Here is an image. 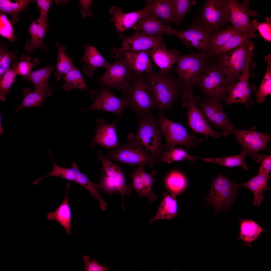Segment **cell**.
<instances>
[{"label":"cell","instance_id":"6da1fadb","mask_svg":"<svg viewBox=\"0 0 271 271\" xmlns=\"http://www.w3.org/2000/svg\"><path fill=\"white\" fill-rule=\"evenodd\" d=\"M254 43L251 40L226 53L214 57L215 63L230 84L236 82L254 53Z\"/></svg>","mask_w":271,"mask_h":271},{"label":"cell","instance_id":"60d3db41","mask_svg":"<svg viewBox=\"0 0 271 271\" xmlns=\"http://www.w3.org/2000/svg\"><path fill=\"white\" fill-rule=\"evenodd\" d=\"M63 78L64 83L62 88L70 91L74 88L87 90V86L79 70L75 67L65 75Z\"/></svg>","mask_w":271,"mask_h":271},{"label":"cell","instance_id":"f35d334b","mask_svg":"<svg viewBox=\"0 0 271 271\" xmlns=\"http://www.w3.org/2000/svg\"><path fill=\"white\" fill-rule=\"evenodd\" d=\"M247 156L246 152L243 150L240 154L236 155L201 159L204 162L213 163L226 167L241 166L244 170L247 171L248 168L244 162V160Z\"/></svg>","mask_w":271,"mask_h":271},{"label":"cell","instance_id":"6f0895ef","mask_svg":"<svg viewBox=\"0 0 271 271\" xmlns=\"http://www.w3.org/2000/svg\"><path fill=\"white\" fill-rule=\"evenodd\" d=\"M92 2L91 0H80V4L82 6L80 11L83 14V16L91 17L92 14L90 10V6Z\"/></svg>","mask_w":271,"mask_h":271},{"label":"cell","instance_id":"11a10c76","mask_svg":"<svg viewBox=\"0 0 271 271\" xmlns=\"http://www.w3.org/2000/svg\"><path fill=\"white\" fill-rule=\"evenodd\" d=\"M258 159L261 164L258 173L269 175L271 170V156L259 154Z\"/></svg>","mask_w":271,"mask_h":271},{"label":"cell","instance_id":"9c48e42d","mask_svg":"<svg viewBox=\"0 0 271 271\" xmlns=\"http://www.w3.org/2000/svg\"><path fill=\"white\" fill-rule=\"evenodd\" d=\"M139 126L135 134L138 142L158 159L163 152L161 131L155 118L150 114L139 117Z\"/></svg>","mask_w":271,"mask_h":271},{"label":"cell","instance_id":"680465c9","mask_svg":"<svg viewBox=\"0 0 271 271\" xmlns=\"http://www.w3.org/2000/svg\"><path fill=\"white\" fill-rule=\"evenodd\" d=\"M1 116L0 115V136H2L3 135L4 133V130L3 128L1 125Z\"/></svg>","mask_w":271,"mask_h":271},{"label":"cell","instance_id":"9a60e30c","mask_svg":"<svg viewBox=\"0 0 271 271\" xmlns=\"http://www.w3.org/2000/svg\"><path fill=\"white\" fill-rule=\"evenodd\" d=\"M150 85L156 101L157 108L160 111L169 109L179 95L181 88L179 83L173 79H167L157 76L149 79Z\"/></svg>","mask_w":271,"mask_h":271},{"label":"cell","instance_id":"74e56055","mask_svg":"<svg viewBox=\"0 0 271 271\" xmlns=\"http://www.w3.org/2000/svg\"><path fill=\"white\" fill-rule=\"evenodd\" d=\"M264 59L267 64L265 74L258 91L255 94L257 102L259 103L264 102L265 98L271 94V55L266 56Z\"/></svg>","mask_w":271,"mask_h":271},{"label":"cell","instance_id":"c3c4849f","mask_svg":"<svg viewBox=\"0 0 271 271\" xmlns=\"http://www.w3.org/2000/svg\"><path fill=\"white\" fill-rule=\"evenodd\" d=\"M17 75L13 68L10 69L0 79V100L4 101L6 96L9 95L10 88L15 81Z\"/></svg>","mask_w":271,"mask_h":271},{"label":"cell","instance_id":"b9f144b4","mask_svg":"<svg viewBox=\"0 0 271 271\" xmlns=\"http://www.w3.org/2000/svg\"><path fill=\"white\" fill-rule=\"evenodd\" d=\"M242 33L233 27L219 31L212 36L209 43L208 52L226 44L234 36Z\"/></svg>","mask_w":271,"mask_h":271},{"label":"cell","instance_id":"7a4b0ae2","mask_svg":"<svg viewBox=\"0 0 271 271\" xmlns=\"http://www.w3.org/2000/svg\"><path fill=\"white\" fill-rule=\"evenodd\" d=\"M127 139L125 144L108 149L106 157L110 160L132 166L148 165L153 167L158 159L148 154L147 151L138 142L133 132L128 133Z\"/></svg>","mask_w":271,"mask_h":271},{"label":"cell","instance_id":"681fc988","mask_svg":"<svg viewBox=\"0 0 271 271\" xmlns=\"http://www.w3.org/2000/svg\"><path fill=\"white\" fill-rule=\"evenodd\" d=\"M144 166H140L135 169L132 175V182L131 186L132 189L135 190L138 193L139 198L146 197L148 198V195L145 190L141 176L142 170Z\"/></svg>","mask_w":271,"mask_h":271},{"label":"cell","instance_id":"db71d44e","mask_svg":"<svg viewBox=\"0 0 271 271\" xmlns=\"http://www.w3.org/2000/svg\"><path fill=\"white\" fill-rule=\"evenodd\" d=\"M83 256L85 263L84 271H106L110 269L109 267L99 263L94 257L92 260H90L89 256L83 255Z\"/></svg>","mask_w":271,"mask_h":271},{"label":"cell","instance_id":"52a82bcc","mask_svg":"<svg viewBox=\"0 0 271 271\" xmlns=\"http://www.w3.org/2000/svg\"><path fill=\"white\" fill-rule=\"evenodd\" d=\"M157 123L166 140V151L178 145H185L189 150L196 147L203 140L194 134H189L182 124L167 119L163 112L158 114Z\"/></svg>","mask_w":271,"mask_h":271},{"label":"cell","instance_id":"44dd1931","mask_svg":"<svg viewBox=\"0 0 271 271\" xmlns=\"http://www.w3.org/2000/svg\"><path fill=\"white\" fill-rule=\"evenodd\" d=\"M97 160L101 162L103 171L112 185L119 192L122 198V210L125 207L124 203L125 195L129 196L132 190L130 185L127 184L124 174L120 167L112 162L101 152L98 150Z\"/></svg>","mask_w":271,"mask_h":271},{"label":"cell","instance_id":"3957f363","mask_svg":"<svg viewBox=\"0 0 271 271\" xmlns=\"http://www.w3.org/2000/svg\"><path fill=\"white\" fill-rule=\"evenodd\" d=\"M135 82L132 84L129 82L121 90V98L126 102L128 108L139 117L150 114L157 105L150 85L140 80Z\"/></svg>","mask_w":271,"mask_h":271},{"label":"cell","instance_id":"bcb514c9","mask_svg":"<svg viewBox=\"0 0 271 271\" xmlns=\"http://www.w3.org/2000/svg\"><path fill=\"white\" fill-rule=\"evenodd\" d=\"M173 22L179 26L191 7L196 4L194 0H172Z\"/></svg>","mask_w":271,"mask_h":271},{"label":"cell","instance_id":"8d00e7d4","mask_svg":"<svg viewBox=\"0 0 271 271\" xmlns=\"http://www.w3.org/2000/svg\"><path fill=\"white\" fill-rule=\"evenodd\" d=\"M56 45L58 54L56 70L54 75L56 80L59 81L61 79L63 75H65L75 66L73 64L72 58L69 57L64 51L65 47L60 46L58 41L57 42Z\"/></svg>","mask_w":271,"mask_h":271},{"label":"cell","instance_id":"d590c367","mask_svg":"<svg viewBox=\"0 0 271 271\" xmlns=\"http://www.w3.org/2000/svg\"><path fill=\"white\" fill-rule=\"evenodd\" d=\"M257 34L243 33L233 37L224 45L210 51L209 53L213 58L221 54L229 52L237 47L246 43L253 38L258 37Z\"/></svg>","mask_w":271,"mask_h":271},{"label":"cell","instance_id":"836d02e7","mask_svg":"<svg viewBox=\"0 0 271 271\" xmlns=\"http://www.w3.org/2000/svg\"><path fill=\"white\" fill-rule=\"evenodd\" d=\"M36 1L33 0H17L12 2L9 0H0V13L10 15L12 17V23L15 24L19 20V13L26 10L29 4Z\"/></svg>","mask_w":271,"mask_h":271},{"label":"cell","instance_id":"9f6ffc18","mask_svg":"<svg viewBox=\"0 0 271 271\" xmlns=\"http://www.w3.org/2000/svg\"><path fill=\"white\" fill-rule=\"evenodd\" d=\"M53 1L50 0H36L37 6L40 12L39 18L42 20H47L48 12Z\"/></svg>","mask_w":271,"mask_h":271},{"label":"cell","instance_id":"f6af8a7d","mask_svg":"<svg viewBox=\"0 0 271 271\" xmlns=\"http://www.w3.org/2000/svg\"><path fill=\"white\" fill-rule=\"evenodd\" d=\"M200 159L191 156L182 148L174 147L168 151L163 152L160 158V161L161 162H166L170 164L174 161L186 160L193 162L195 160Z\"/></svg>","mask_w":271,"mask_h":271},{"label":"cell","instance_id":"f1b7e54d","mask_svg":"<svg viewBox=\"0 0 271 271\" xmlns=\"http://www.w3.org/2000/svg\"><path fill=\"white\" fill-rule=\"evenodd\" d=\"M271 178L270 175L258 173L255 177L243 183H234V187L236 189L241 186L248 188L252 192L254 196L253 205L259 207L262 202L264 196L263 193L266 190L270 189L267 185V182Z\"/></svg>","mask_w":271,"mask_h":271},{"label":"cell","instance_id":"ab89813d","mask_svg":"<svg viewBox=\"0 0 271 271\" xmlns=\"http://www.w3.org/2000/svg\"><path fill=\"white\" fill-rule=\"evenodd\" d=\"M22 90L24 97L20 105L14 109L15 112L24 108L40 107L43 101L46 99V96L45 94L35 90L32 91L29 88H24Z\"/></svg>","mask_w":271,"mask_h":271},{"label":"cell","instance_id":"5bb4252c","mask_svg":"<svg viewBox=\"0 0 271 271\" xmlns=\"http://www.w3.org/2000/svg\"><path fill=\"white\" fill-rule=\"evenodd\" d=\"M163 30L166 35H172L178 38L187 48L192 47L208 52L211 39L214 34L205 30L196 23L185 30H176L166 25Z\"/></svg>","mask_w":271,"mask_h":271},{"label":"cell","instance_id":"603a6c76","mask_svg":"<svg viewBox=\"0 0 271 271\" xmlns=\"http://www.w3.org/2000/svg\"><path fill=\"white\" fill-rule=\"evenodd\" d=\"M97 126L91 145H99L107 149H112L118 146L116 126L119 122L115 120L111 123H107L103 119H97Z\"/></svg>","mask_w":271,"mask_h":271},{"label":"cell","instance_id":"1f68e13d","mask_svg":"<svg viewBox=\"0 0 271 271\" xmlns=\"http://www.w3.org/2000/svg\"><path fill=\"white\" fill-rule=\"evenodd\" d=\"M180 193L173 192L170 194L163 193L164 198L161 202L157 213L150 222L153 223L160 219H166L171 220L173 218L177 217V205L176 197Z\"/></svg>","mask_w":271,"mask_h":271},{"label":"cell","instance_id":"4316f807","mask_svg":"<svg viewBox=\"0 0 271 271\" xmlns=\"http://www.w3.org/2000/svg\"><path fill=\"white\" fill-rule=\"evenodd\" d=\"M148 51L161 72L164 74L167 73L172 69L174 64L177 62L180 54L177 50L164 49L159 47L154 48Z\"/></svg>","mask_w":271,"mask_h":271},{"label":"cell","instance_id":"816d5d0a","mask_svg":"<svg viewBox=\"0 0 271 271\" xmlns=\"http://www.w3.org/2000/svg\"><path fill=\"white\" fill-rule=\"evenodd\" d=\"M144 168L142 170L141 172L143 185L148 198L153 202L156 198V195L152 190L153 184L156 181L154 176L156 174V172L155 170H153L151 173H148L145 171Z\"/></svg>","mask_w":271,"mask_h":271},{"label":"cell","instance_id":"7c38bea8","mask_svg":"<svg viewBox=\"0 0 271 271\" xmlns=\"http://www.w3.org/2000/svg\"><path fill=\"white\" fill-rule=\"evenodd\" d=\"M231 132L247 155L254 160L257 163H259L258 152L263 150H270L267 145L271 140V136L267 132H258L255 127L246 130L235 128Z\"/></svg>","mask_w":271,"mask_h":271},{"label":"cell","instance_id":"ffe728a7","mask_svg":"<svg viewBox=\"0 0 271 271\" xmlns=\"http://www.w3.org/2000/svg\"><path fill=\"white\" fill-rule=\"evenodd\" d=\"M250 62L248 63L239 77L238 81L234 84H230L228 87V95L226 102L228 105L235 103H242L247 108L254 105L252 96L253 93L257 91V88L249 83Z\"/></svg>","mask_w":271,"mask_h":271},{"label":"cell","instance_id":"d6a6232c","mask_svg":"<svg viewBox=\"0 0 271 271\" xmlns=\"http://www.w3.org/2000/svg\"><path fill=\"white\" fill-rule=\"evenodd\" d=\"M239 235L238 239L243 241L244 245L250 247L252 243L260 236L262 232L266 230L255 221L250 220H241Z\"/></svg>","mask_w":271,"mask_h":271},{"label":"cell","instance_id":"2e32d148","mask_svg":"<svg viewBox=\"0 0 271 271\" xmlns=\"http://www.w3.org/2000/svg\"><path fill=\"white\" fill-rule=\"evenodd\" d=\"M215 99L204 98L199 101L201 111L208 122L220 129L223 136L227 137L236 128L224 111L223 105Z\"/></svg>","mask_w":271,"mask_h":271},{"label":"cell","instance_id":"f546056e","mask_svg":"<svg viewBox=\"0 0 271 271\" xmlns=\"http://www.w3.org/2000/svg\"><path fill=\"white\" fill-rule=\"evenodd\" d=\"M69 183L67 184L66 193L64 200L55 211L50 212L47 215L49 220H55L64 228L67 234H71L72 212L69 204L68 194L70 188Z\"/></svg>","mask_w":271,"mask_h":271},{"label":"cell","instance_id":"ac0fdd59","mask_svg":"<svg viewBox=\"0 0 271 271\" xmlns=\"http://www.w3.org/2000/svg\"><path fill=\"white\" fill-rule=\"evenodd\" d=\"M225 0H206L196 22L205 30L215 33L226 22Z\"/></svg>","mask_w":271,"mask_h":271},{"label":"cell","instance_id":"8992f818","mask_svg":"<svg viewBox=\"0 0 271 271\" xmlns=\"http://www.w3.org/2000/svg\"><path fill=\"white\" fill-rule=\"evenodd\" d=\"M48 152L52 161V169L46 175L34 180L33 181L34 184H36L42 179L49 176L61 177L74 182L87 190L91 193L93 199L98 200L100 207H103L106 205V203L99 192V190L102 188V185H97L92 182L89 178L87 174L83 173L79 171V167L75 163H73L71 168L58 166L54 161L50 150H48Z\"/></svg>","mask_w":271,"mask_h":271},{"label":"cell","instance_id":"4fadbf2b","mask_svg":"<svg viewBox=\"0 0 271 271\" xmlns=\"http://www.w3.org/2000/svg\"><path fill=\"white\" fill-rule=\"evenodd\" d=\"M110 88L101 85L100 88L90 91V97L94 100L90 106L81 110H100L113 113L119 118L121 117L123 113L128 108L126 101L116 97L110 91Z\"/></svg>","mask_w":271,"mask_h":271},{"label":"cell","instance_id":"7402d4cb","mask_svg":"<svg viewBox=\"0 0 271 271\" xmlns=\"http://www.w3.org/2000/svg\"><path fill=\"white\" fill-rule=\"evenodd\" d=\"M144 8L140 10L123 13L121 9L114 5L111 8L110 13L112 16L110 19L115 23L117 30L123 32L131 27L144 16L150 14L152 7V0L147 1Z\"/></svg>","mask_w":271,"mask_h":271},{"label":"cell","instance_id":"d4e9b609","mask_svg":"<svg viewBox=\"0 0 271 271\" xmlns=\"http://www.w3.org/2000/svg\"><path fill=\"white\" fill-rule=\"evenodd\" d=\"M48 28V20L38 18L32 22L28 28L31 39L27 41L25 46V49L26 52L31 53L39 48L45 50H47L46 45L42 42Z\"/></svg>","mask_w":271,"mask_h":271},{"label":"cell","instance_id":"f907efd6","mask_svg":"<svg viewBox=\"0 0 271 271\" xmlns=\"http://www.w3.org/2000/svg\"><path fill=\"white\" fill-rule=\"evenodd\" d=\"M0 35L12 42L16 38L12 23L6 14L2 13L0 14Z\"/></svg>","mask_w":271,"mask_h":271},{"label":"cell","instance_id":"277c9868","mask_svg":"<svg viewBox=\"0 0 271 271\" xmlns=\"http://www.w3.org/2000/svg\"><path fill=\"white\" fill-rule=\"evenodd\" d=\"M213 59L208 52L202 51L180 54L176 71L183 89L195 85L207 64Z\"/></svg>","mask_w":271,"mask_h":271},{"label":"cell","instance_id":"ee69618b","mask_svg":"<svg viewBox=\"0 0 271 271\" xmlns=\"http://www.w3.org/2000/svg\"><path fill=\"white\" fill-rule=\"evenodd\" d=\"M31 57L28 55L22 54L19 59L12 63V68L17 75H21L24 79L31 72L33 67L38 65L40 61L37 58L31 60Z\"/></svg>","mask_w":271,"mask_h":271},{"label":"cell","instance_id":"4dcf8cb0","mask_svg":"<svg viewBox=\"0 0 271 271\" xmlns=\"http://www.w3.org/2000/svg\"><path fill=\"white\" fill-rule=\"evenodd\" d=\"M163 23L150 13L142 17L131 28L136 32L148 36L161 35L164 33Z\"/></svg>","mask_w":271,"mask_h":271},{"label":"cell","instance_id":"5b68a950","mask_svg":"<svg viewBox=\"0 0 271 271\" xmlns=\"http://www.w3.org/2000/svg\"><path fill=\"white\" fill-rule=\"evenodd\" d=\"M213 59L208 62L195 86L204 98L226 102L230 84Z\"/></svg>","mask_w":271,"mask_h":271},{"label":"cell","instance_id":"e0dca14e","mask_svg":"<svg viewBox=\"0 0 271 271\" xmlns=\"http://www.w3.org/2000/svg\"><path fill=\"white\" fill-rule=\"evenodd\" d=\"M119 37L122 39V46L117 49L112 48V56L114 58H117L120 53L124 51H146L157 47L167 49L166 43L161 35L150 36L136 31L130 37H125L121 34Z\"/></svg>","mask_w":271,"mask_h":271},{"label":"cell","instance_id":"ba28073f","mask_svg":"<svg viewBox=\"0 0 271 271\" xmlns=\"http://www.w3.org/2000/svg\"><path fill=\"white\" fill-rule=\"evenodd\" d=\"M182 96V105L187 108L188 125L191 128L194 132L206 136L220 139L221 133L212 128L206 117L197 106V102L201 99V97L195 96L192 88L184 89Z\"/></svg>","mask_w":271,"mask_h":271},{"label":"cell","instance_id":"30bf717a","mask_svg":"<svg viewBox=\"0 0 271 271\" xmlns=\"http://www.w3.org/2000/svg\"><path fill=\"white\" fill-rule=\"evenodd\" d=\"M249 1L244 0L241 3L235 0H225V20L233 27L242 33L255 34L256 30L250 22L251 16H257L258 13L249 8Z\"/></svg>","mask_w":271,"mask_h":271},{"label":"cell","instance_id":"d6986e66","mask_svg":"<svg viewBox=\"0 0 271 271\" xmlns=\"http://www.w3.org/2000/svg\"><path fill=\"white\" fill-rule=\"evenodd\" d=\"M117 58L97 81L110 89L121 90L128 84L132 72L122 55L119 54Z\"/></svg>","mask_w":271,"mask_h":271},{"label":"cell","instance_id":"e575fe53","mask_svg":"<svg viewBox=\"0 0 271 271\" xmlns=\"http://www.w3.org/2000/svg\"><path fill=\"white\" fill-rule=\"evenodd\" d=\"M150 14L163 22L173 23L172 0H152Z\"/></svg>","mask_w":271,"mask_h":271},{"label":"cell","instance_id":"7bdbcfd3","mask_svg":"<svg viewBox=\"0 0 271 271\" xmlns=\"http://www.w3.org/2000/svg\"><path fill=\"white\" fill-rule=\"evenodd\" d=\"M166 185L172 192L180 193L187 185V180L185 176L181 172L173 170L170 172L165 179Z\"/></svg>","mask_w":271,"mask_h":271},{"label":"cell","instance_id":"484cf974","mask_svg":"<svg viewBox=\"0 0 271 271\" xmlns=\"http://www.w3.org/2000/svg\"><path fill=\"white\" fill-rule=\"evenodd\" d=\"M80 61L85 63L83 71L89 77H92L98 69L104 67L107 70L111 64L105 59L95 47L89 45L85 47L83 56Z\"/></svg>","mask_w":271,"mask_h":271},{"label":"cell","instance_id":"f5cc1de1","mask_svg":"<svg viewBox=\"0 0 271 271\" xmlns=\"http://www.w3.org/2000/svg\"><path fill=\"white\" fill-rule=\"evenodd\" d=\"M254 28L258 30L262 37L265 40L271 41V23L270 18H266V21L259 22L253 19L251 23Z\"/></svg>","mask_w":271,"mask_h":271},{"label":"cell","instance_id":"7dc6e473","mask_svg":"<svg viewBox=\"0 0 271 271\" xmlns=\"http://www.w3.org/2000/svg\"><path fill=\"white\" fill-rule=\"evenodd\" d=\"M8 45L3 42L0 45V79L10 69V64L17 58V52L9 51L7 49Z\"/></svg>","mask_w":271,"mask_h":271},{"label":"cell","instance_id":"cb8c5ba5","mask_svg":"<svg viewBox=\"0 0 271 271\" xmlns=\"http://www.w3.org/2000/svg\"><path fill=\"white\" fill-rule=\"evenodd\" d=\"M120 54L123 56L132 72L136 75L153 72V66L148 50L126 51Z\"/></svg>","mask_w":271,"mask_h":271},{"label":"cell","instance_id":"83f0119b","mask_svg":"<svg viewBox=\"0 0 271 271\" xmlns=\"http://www.w3.org/2000/svg\"><path fill=\"white\" fill-rule=\"evenodd\" d=\"M55 69H56V66L50 64L31 72L24 79L31 83L35 90L43 93L46 96H49L53 92V87L48 85V80L51 73Z\"/></svg>","mask_w":271,"mask_h":271},{"label":"cell","instance_id":"8fae6325","mask_svg":"<svg viewBox=\"0 0 271 271\" xmlns=\"http://www.w3.org/2000/svg\"><path fill=\"white\" fill-rule=\"evenodd\" d=\"M211 187L205 199L208 204H212L216 211L226 210L234 202L236 189L234 181L219 172L216 177L211 179Z\"/></svg>","mask_w":271,"mask_h":271}]
</instances>
